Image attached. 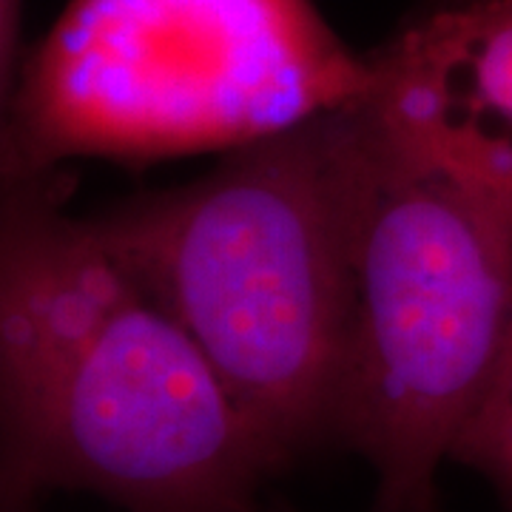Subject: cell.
<instances>
[{"label":"cell","mask_w":512,"mask_h":512,"mask_svg":"<svg viewBox=\"0 0 512 512\" xmlns=\"http://www.w3.org/2000/svg\"><path fill=\"white\" fill-rule=\"evenodd\" d=\"M66 174L3 183L0 512L86 493L123 512H291L279 467L177 313L66 211Z\"/></svg>","instance_id":"cell-1"},{"label":"cell","mask_w":512,"mask_h":512,"mask_svg":"<svg viewBox=\"0 0 512 512\" xmlns=\"http://www.w3.org/2000/svg\"><path fill=\"white\" fill-rule=\"evenodd\" d=\"M373 140L370 92L86 217L191 330L279 473L333 444Z\"/></svg>","instance_id":"cell-2"},{"label":"cell","mask_w":512,"mask_h":512,"mask_svg":"<svg viewBox=\"0 0 512 512\" xmlns=\"http://www.w3.org/2000/svg\"><path fill=\"white\" fill-rule=\"evenodd\" d=\"M373 106L333 444L365 458L373 512H441L439 470L512 359V154L379 63Z\"/></svg>","instance_id":"cell-3"},{"label":"cell","mask_w":512,"mask_h":512,"mask_svg":"<svg viewBox=\"0 0 512 512\" xmlns=\"http://www.w3.org/2000/svg\"><path fill=\"white\" fill-rule=\"evenodd\" d=\"M373 86L313 0H69L3 97L0 171L228 154Z\"/></svg>","instance_id":"cell-4"},{"label":"cell","mask_w":512,"mask_h":512,"mask_svg":"<svg viewBox=\"0 0 512 512\" xmlns=\"http://www.w3.org/2000/svg\"><path fill=\"white\" fill-rule=\"evenodd\" d=\"M373 57L512 154V0H424Z\"/></svg>","instance_id":"cell-5"},{"label":"cell","mask_w":512,"mask_h":512,"mask_svg":"<svg viewBox=\"0 0 512 512\" xmlns=\"http://www.w3.org/2000/svg\"><path fill=\"white\" fill-rule=\"evenodd\" d=\"M450 461L478 473L493 487L504 512H512V359L458 439Z\"/></svg>","instance_id":"cell-6"},{"label":"cell","mask_w":512,"mask_h":512,"mask_svg":"<svg viewBox=\"0 0 512 512\" xmlns=\"http://www.w3.org/2000/svg\"><path fill=\"white\" fill-rule=\"evenodd\" d=\"M9 512H32V510H9Z\"/></svg>","instance_id":"cell-7"}]
</instances>
